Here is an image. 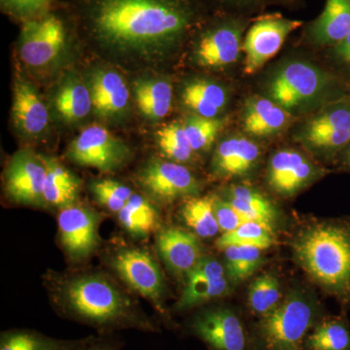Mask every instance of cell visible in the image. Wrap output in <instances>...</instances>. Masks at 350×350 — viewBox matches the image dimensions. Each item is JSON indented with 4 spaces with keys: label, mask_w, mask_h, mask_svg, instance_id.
<instances>
[{
    "label": "cell",
    "mask_w": 350,
    "mask_h": 350,
    "mask_svg": "<svg viewBox=\"0 0 350 350\" xmlns=\"http://www.w3.org/2000/svg\"><path fill=\"white\" fill-rule=\"evenodd\" d=\"M310 350H350V331L342 319L321 322L306 338Z\"/></svg>",
    "instance_id": "33"
},
{
    "label": "cell",
    "mask_w": 350,
    "mask_h": 350,
    "mask_svg": "<svg viewBox=\"0 0 350 350\" xmlns=\"http://www.w3.org/2000/svg\"><path fill=\"white\" fill-rule=\"evenodd\" d=\"M54 7L42 15L21 23L18 47L21 59L29 68H46L66 49L75 17L69 6L66 17Z\"/></svg>",
    "instance_id": "5"
},
{
    "label": "cell",
    "mask_w": 350,
    "mask_h": 350,
    "mask_svg": "<svg viewBox=\"0 0 350 350\" xmlns=\"http://www.w3.org/2000/svg\"><path fill=\"white\" fill-rule=\"evenodd\" d=\"M111 266L131 289L150 301L159 312L163 313L165 278L160 267L147 251L122 248L112 257Z\"/></svg>",
    "instance_id": "11"
},
{
    "label": "cell",
    "mask_w": 350,
    "mask_h": 350,
    "mask_svg": "<svg viewBox=\"0 0 350 350\" xmlns=\"http://www.w3.org/2000/svg\"><path fill=\"white\" fill-rule=\"evenodd\" d=\"M245 24L237 18L211 22L198 36L194 47L196 63L204 68H224L238 61L243 50Z\"/></svg>",
    "instance_id": "9"
},
{
    "label": "cell",
    "mask_w": 350,
    "mask_h": 350,
    "mask_svg": "<svg viewBox=\"0 0 350 350\" xmlns=\"http://www.w3.org/2000/svg\"><path fill=\"white\" fill-rule=\"evenodd\" d=\"M87 340H57L29 329H12L2 332L0 350H76Z\"/></svg>",
    "instance_id": "29"
},
{
    "label": "cell",
    "mask_w": 350,
    "mask_h": 350,
    "mask_svg": "<svg viewBox=\"0 0 350 350\" xmlns=\"http://www.w3.org/2000/svg\"><path fill=\"white\" fill-rule=\"evenodd\" d=\"M224 251L226 275L234 283H241L250 278L264 260L262 250L255 246L232 245Z\"/></svg>",
    "instance_id": "32"
},
{
    "label": "cell",
    "mask_w": 350,
    "mask_h": 350,
    "mask_svg": "<svg viewBox=\"0 0 350 350\" xmlns=\"http://www.w3.org/2000/svg\"><path fill=\"white\" fill-rule=\"evenodd\" d=\"M182 218L198 237L213 238L220 231L215 211L213 197L189 198L181 209Z\"/></svg>",
    "instance_id": "31"
},
{
    "label": "cell",
    "mask_w": 350,
    "mask_h": 350,
    "mask_svg": "<svg viewBox=\"0 0 350 350\" xmlns=\"http://www.w3.org/2000/svg\"><path fill=\"white\" fill-rule=\"evenodd\" d=\"M78 29L100 49L154 62L202 20L194 0H70Z\"/></svg>",
    "instance_id": "1"
},
{
    "label": "cell",
    "mask_w": 350,
    "mask_h": 350,
    "mask_svg": "<svg viewBox=\"0 0 350 350\" xmlns=\"http://www.w3.org/2000/svg\"><path fill=\"white\" fill-rule=\"evenodd\" d=\"M181 100L194 114L216 118L227 105L228 94L224 88L216 82L194 79L184 85Z\"/></svg>",
    "instance_id": "26"
},
{
    "label": "cell",
    "mask_w": 350,
    "mask_h": 350,
    "mask_svg": "<svg viewBox=\"0 0 350 350\" xmlns=\"http://www.w3.org/2000/svg\"><path fill=\"white\" fill-rule=\"evenodd\" d=\"M7 15L21 23L47 12L55 5V0H0Z\"/></svg>",
    "instance_id": "39"
},
{
    "label": "cell",
    "mask_w": 350,
    "mask_h": 350,
    "mask_svg": "<svg viewBox=\"0 0 350 350\" xmlns=\"http://www.w3.org/2000/svg\"><path fill=\"white\" fill-rule=\"evenodd\" d=\"M42 157L46 165L43 189L45 204L59 208L75 204L79 195V179L56 159Z\"/></svg>",
    "instance_id": "27"
},
{
    "label": "cell",
    "mask_w": 350,
    "mask_h": 350,
    "mask_svg": "<svg viewBox=\"0 0 350 350\" xmlns=\"http://www.w3.org/2000/svg\"><path fill=\"white\" fill-rule=\"evenodd\" d=\"M186 137L193 151H204L213 145L221 129L224 126L222 120L206 118L193 114L184 122Z\"/></svg>",
    "instance_id": "37"
},
{
    "label": "cell",
    "mask_w": 350,
    "mask_h": 350,
    "mask_svg": "<svg viewBox=\"0 0 350 350\" xmlns=\"http://www.w3.org/2000/svg\"><path fill=\"white\" fill-rule=\"evenodd\" d=\"M301 268L329 293L350 299V225L321 223L301 232L294 243Z\"/></svg>",
    "instance_id": "3"
},
{
    "label": "cell",
    "mask_w": 350,
    "mask_h": 350,
    "mask_svg": "<svg viewBox=\"0 0 350 350\" xmlns=\"http://www.w3.org/2000/svg\"><path fill=\"white\" fill-rule=\"evenodd\" d=\"M220 1L228 2L230 4L239 6H256L260 4L266 3V2L273 1H291V0H220Z\"/></svg>",
    "instance_id": "43"
},
{
    "label": "cell",
    "mask_w": 350,
    "mask_h": 350,
    "mask_svg": "<svg viewBox=\"0 0 350 350\" xmlns=\"http://www.w3.org/2000/svg\"><path fill=\"white\" fill-rule=\"evenodd\" d=\"M46 165L42 155L29 149L16 152L4 172L7 197L16 204L43 206Z\"/></svg>",
    "instance_id": "13"
},
{
    "label": "cell",
    "mask_w": 350,
    "mask_h": 350,
    "mask_svg": "<svg viewBox=\"0 0 350 350\" xmlns=\"http://www.w3.org/2000/svg\"><path fill=\"white\" fill-rule=\"evenodd\" d=\"M157 248L167 268L180 278H186L204 257L197 237L180 228H167L159 232Z\"/></svg>",
    "instance_id": "19"
},
{
    "label": "cell",
    "mask_w": 350,
    "mask_h": 350,
    "mask_svg": "<svg viewBox=\"0 0 350 350\" xmlns=\"http://www.w3.org/2000/svg\"><path fill=\"white\" fill-rule=\"evenodd\" d=\"M314 167L300 152L285 149L276 152L269 162L267 180L278 194L290 197L314 178Z\"/></svg>",
    "instance_id": "18"
},
{
    "label": "cell",
    "mask_w": 350,
    "mask_h": 350,
    "mask_svg": "<svg viewBox=\"0 0 350 350\" xmlns=\"http://www.w3.org/2000/svg\"><path fill=\"white\" fill-rule=\"evenodd\" d=\"M333 78L314 64L291 62L282 66L269 84V98L288 112L310 107L334 86Z\"/></svg>",
    "instance_id": "6"
},
{
    "label": "cell",
    "mask_w": 350,
    "mask_h": 350,
    "mask_svg": "<svg viewBox=\"0 0 350 350\" xmlns=\"http://www.w3.org/2000/svg\"><path fill=\"white\" fill-rule=\"evenodd\" d=\"M120 223L135 237H146L155 231L159 215L148 200L137 194L131 196L125 206L118 213Z\"/></svg>",
    "instance_id": "30"
},
{
    "label": "cell",
    "mask_w": 350,
    "mask_h": 350,
    "mask_svg": "<svg viewBox=\"0 0 350 350\" xmlns=\"http://www.w3.org/2000/svg\"><path fill=\"white\" fill-rule=\"evenodd\" d=\"M273 244V231L254 221L244 223L234 231L223 232L216 241V246L221 250L232 245L255 246L266 250Z\"/></svg>",
    "instance_id": "34"
},
{
    "label": "cell",
    "mask_w": 350,
    "mask_h": 350,
    "mask_svg": "<svg viewBox=\"0 0 350 350\" xmlns=\"http://www.w3.org/2000/svg\"><path fill=\"white\" fill-rule=\"evenodd\" d=\"M55 110L66 123L86 118L93 110L91 92L87 82L77 75H66L54 96Z\"/></svg>",
    "instance_id": "24"
},
{
    "label": "cell",
    "mask_w": 350,
    "mask_h": 350,
    "mask_svg": "<svg viewBox=\"0 0 350 350\" xmlns=\"http://www.w3.org/2000/svg\"><path fill=\"white\" fill-rule=\"evenodd\" d=\"M92 192L100 204L117 213L135 194L128 186L110 179L94 182L92 185Z\"/></svg>",
    "instance_id": "38"
},
{
    "label": "cell",
    "mask_w": 350,
    "mask_h": 350,
    "mask_svg": "<svg viewBox=\"0 0 350 350\" xmlns=\"http://www.w3.org/2000/svg\"><path fill=\"white\" fill-rule=\"evenodd\" d=\"M12 119L18 131L29 137L42 135L49 124V113L38 90L21 76L14 86Z\"/></svg>",
    "instance_id": "20"
},
{
    "label": "cell",
    "mask_w": 350,
    "mask_h": 350,
    "mask_svg": "<svg viewBox=\"0 0 350 350\" xmlns=\"http://www.w3.org/2000/svg\"><path fill=\"white\" fill-rule=\"evenodd\" d=\"M260 150L255 142L243 137L226 138L214 152L211 169L223 179L243 176L256 167Z\"/></svg>",
    "instance_id": "21"
},
{
    "label": "cell",
    "mask_w": 350,
    "mask_h": 350,
    "mask_svg": "<svg viewBox=\"0 0 350 350\" xmlns=\"http://www.w3.org/2000/svg\"><path fill=\"white\" fill-rule=\"evenodd\" d=\"M137 182L152 200L161 204L197 197L200 192L199 181L187 167L160 159L146 163L137 175Z\"/></svg>",
    "instance_id": "10"
},
{
    "label": "cell",
    "mask_w": 350,
    "mask_h": 350,
    "mask_svg": "<svg viewBox=\"0 0 350 350\" xmlns=\"http://www.w3.org/2000/svg\"><path fill=\"white\" fill-rule=\"evenodd\" d=\"M185 288L177 310H187L215 300L229 291V280L222 262L213 257L204 256L185 278Z\"/></svg>",
    "instance_id": "17"
},
{
    "label": "cell",
    "mask_w": 350,
    "mask_h": 350,
    "mask_svg": "<svg viewBox=\"0 0 350 350\" xmlns=\"http://www.w3.org/2000/svg\"><path fill=\"white\" fill-rule=\"evenodd\" d=\"M342 163L347 169L350 170V142L342 152Z\"/></svg>",
    "instance_id": "44"
},
{
    "label": "cell",
    "mask_w": 350,
    "mask_h": 350,
    "mask_svg": "<svg viewBox=\"0 0 350 350\" xmlns=\"http://www.w3.org/2000/svg\"><path fill=\"white\" fill-rule=\"evenodd\" d=\"M224 199L248 220L260 223L273 231L278 211L273 202L255 189L245 185L232 186L226 191Z\"/></svg>",
    "instance_id": "28"
},
{
    "label": "cell",
    "mask_w": 350,
    "mask_h": 350,
    "mask_svg": "<svg viewBox=\"0 0 350 350\" xmlns=\"http://www.w3.org/2000/svg\"><path fill=\"white\" fill-rule=\"evenodd\" d=\"M66 156L76 165L108 172L121 169L131 153L128 145L105 126H91L69 144Z\"/></svg>",
    "instance_id": "7"
},
{
    "label": "cell",
    "mask_w": 350,
    "mask_h": 350,
    "mask_svg": "<svg viewBox=\"0 0 350 350\" xmlns=\"http://www.w3.org/2000/svg\"><path fill=\"white\" fill-rule=\"evenodd\" d=\"M303 25L300 20L269 14L255 21L243 42L244 72L254 75L282 49L288 36Z\"/></svg>",
    "instance_id": "8"
},
{
    "label": "cell",
    "mask_w": 350,
    "mask_h": 350,
    "mask_svg": "<svg viewBox=\"0 0 350 350\" xmlns=\"http://www.w3.org/2000/svg\"><path fill=\"white\" fill-rule=\"evenodd\" d=\"M100 214L79 204L61 208L57 215L59 241L72 261H82L93 254L100 243Z\"/></svg>",
    "instance_id": "14"
},
{
    "label": "cell",
    "mask_w": 350,
    "mask_h": 350,
    "mask_svg": "<svg viewBox=\"0 0 350 350\" xmlns=\"http://www.w3.org/2000/svg\"><path fill=\"white\" fill-rule=\"evenodd\" d=\"M317 313V306L306 295L292 292L258 322V349L301 350Z\"/></svg>",
    "instance_id": "4"
},
{
    "label": "cell",
    "mask_w": 350,
    "mask_h": 350,
    "mask_svg": "<svg viewBox=\"0 0 350 350\" xmlns=\"http://www.w3.org/2000/svg\"><path fill=\"white\" fill-rule=\"evenodd\" d=\"M333 54L338 63L350 68V32L342 40L333 46Z\"/></svg>",
    "instance_id": "42"
},
{
    "label": "cell",
    "mask_w": 350,
    "mask_h": 350,
    "mask_svg": "<svg viewBox=\"0 0 350 350\" xmlns=\"http://www.w3.org/2000/svg\"><path fill=\"white\" fill-rule=\"evenodd\" d=\"M282 299L280 282L275 275L265 273L255 278L248 291V305L254 314L262 317L273 310Z\"/></svg>",
    "instance_id": "35"
},
{
    "label": "cell",
    "mask_w": 350,
    "mask_h": 350,
    "mask_svg": "<svg viewBox=\"0 0 350 350\" xmlns=\"http://www.w3.org/2000/svg\"><path fill=\"white\" fill-rule=\"evenodd\" d=\"M56 304L64 317L107 332L115 329L156 331V327L109 276L83 273L57 288Z\"/></svg>",
    "instance_id": "2"
},
{
    "label": "cell",
    "mask_w": 350,
    "mask_h": 350,
    "mask_svg": "<svg viewBox=\"0 0 350 350\" xmlns=\"http://www.w3.org/2000/svg\"><path fill=\"white\" fill-rule=\"evenodd\" d=\"M189 330L213 350H246L247 347L243 321L230 308L202 310L191 320Z\"/></svg>",
    "instance_id": "15"
},
{
    "label": "cell",
    "mask_w": 350,
    "mask_h": 350,
    "mask_svg": "<svg viewBox=\"0 0 350 350\" xmlns=\"http://www.w3.org/2000/svg\"><path fill=\"white\" fill-rule=\"evenodd\" d=\"M133 96L139 111L151 121H160L172 109V85L165 78H139L133 83Z\"/></svg>",
    "instance_id": "25"
},
{
    "label": "cell",
    "mask_w": 350,
    "mask_h": 350,
    "mask_svg": "<svg viewBox=\"0 0 350 350\" xmlns=\"http://www.w3.org/2000/svg\"><path fill=\"white\" fill-rule=\"evenodd\" d=\"M93 110L105 121H120L130 107V91L123 76L107 68H96L88 76Z\"/></svg>",
    "instance_id": "16"
},
{
    "label": "cell",
    "mask_w": 350,
    "mask_h": 350,
    "mask_svg": "<svg viewBox=\"0 0 350 350\" xmlns=\"http://www.w3.org/2000/svg\"><path fill=\"white\" fill-rule=\"evenodd\" d=\"M76 350H121V344L114 338H88L87 342Z\"/></svg>",
    "instance_id": "41"
},
{
    "label": "cell",
    "mask_w": 350,
    "mask_h": 350,
    "mask_svg": "<svg viewBox=\"0 0 350 350\" xmlns=\"http://www.w3.org/2000/svg\"><path fill=\"white\" fill-rule=\"evenodd\" d=\"M350 32V0H326L323 11L308 29V38L319 46H334Z\"/></svg>",
    "instance_id": "23"
},
{
    "label": "cell",
    "mask_w": 350,
    "mask_h": 350,
    "mask_svg": "<svg viewBox=\"0 0 350 350\" xmlns=\"http://www.w3.org/2000/svg\"><path fill=\"white\" fill-rule=\"evenodd\" d=\"M289 117L290 113L271 98L251 96L244 105L243 130L252 137H269L284 129Z\"/></svg>",
    "instance_id": "22"
},
{
    "label": "cell",
    "mask_w": 350,
    "mask_h": 350,
    "mask_svg": "<svg viewBox=\"0 0 350 350\" xmlns=\"http://www.w3.org/2000/svg\"><path fill=\"white\" fill-rule=\"evenodd\" d=\"M303 139L320 153H342L350 142V96L333 101L310 120L304 131Z\"/></svg>",
    "instance_id": "12"
},
{
    "label": "cell",
    "mask_w": 350,
    "mask_h": 350,
    "mask_svg": "<svg viewBox=\"0 0 350 350\" xmlns=\"http://www.w3.org/2000/svg\"><path fill=\"white\" fill-rule=\"evenodd\" d=\"M213 204L219 228L223 232L234 231L239 226L250 221L239 211H237L224 198L221 199V198L213 196Z\"/></svg>",
    "instance_id": "40"
},
{
    "label": "cell",
    "mask_w": 350,
    "mask_h": 350,
    "mask_svg": "<svg viewBox=\"0 0 350 350\" xmlns=\"http://www.w3.org/2000/svg\"><path fill=\"white\" fill-rule=\"evenodd\" d=\"M157 142L161 151L172 162H188L194 154L186 137L184 125L178 122H174L160 129L157 133Z\"/></svg>",
    "instance_id": "36"
}]
</instances>
